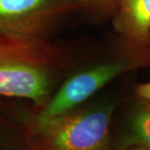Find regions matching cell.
<instances>
[{"instance_id":"1","label":"cell","mask_w":150,"mask_h":150,"mask_svg":"<svg viewBox=\"0 0 150 150\" xmlns=\"http://www.w3.org/2000/svg\"><path fill=\"white\" fill-rule=\"evenodd\" d=\"M112 106L73 110L55 118L35 119L30 129L33 149L112 150Z\"/></svg>"},{"instance_id":"2","label":"cell","mask_w":150,"mask_h":150,"mask_svg":"<svg viewBox=\"0 0 150 150\" xmlns=\"http://www.w3.org/2000/svg\"><path fill=\"white\" fill-rule=\"evenodd\" d=\"M31 43L0 34V96L39 105L48 98L51 79L48 71L36 64Z\"/></svg>"},{"instance_id":"3","label":"cell","mask_w":150,"mask_h":150,"mask_svg":"<svg viewBox=\"0 0 150 150\" xmlns=\"http://www.w3.org/2000/svg\"><path fill=\"white\" fill-rule=\"evenodd\" d=\"M79 5L78 0H0V34L33 42Z\"/></svg>"},{"instance_id":"4","label":"cell","mask_w":150,"mask_h":150,"mask_svg":"<svg viewBox=\"0 0 150 150\" xmlns=\"http://www.w3.org/2000/svg\"><path fill=\"white\" fill-rule=\"evenodd\" d=\"M141 62H146V59L118 60L98 65L73 76L45 105L37 119L47 120L74 110L110 81L135 68Z\"/></svg>"},{"instance_id":"5","label":"cell","mask_w":150,"mask_h":150,"mask_svg":"<svg viewBox=\"0 0 150 150\" xmlns=\"http://www.w3.org/2000/svg\"><path fill=\"white\" fill-rule=\"evenodd\" d=\"M115 28L130 44H150V0H117Z\"/></svg>"},{"instance_id":"6","label":"cell","mask_w":150,"mask_h":150,"mask_svg":"<svg viewBox=\"0 0 150 150\" xmlns=\"http://www.w3.org/2000/svg\"><path fill=\"white\" fill-rule=\"evenodd\" d=\"M139 147L150 150V102L141 99L118 142L119 150Z\"/></svg>"},{"instance_id":"7","label":"cell","mask_w":150,"mask_h":150,"mask_svg":"<svg viewBox=\"0 0 150 150\" xmlns=\"http://www.w3.org/2000/svg\"><path fill=\"white\" fill-rule=\"evenodd\" d=\"M8 135V125L0 117V150H5L14 144Z\"/></svg>"},{"instance_id":"8","label":"cell","mask_w":150,"mask_h":150,"mask_svg":"<svg viewBox=\"0 0 150 150\" xmlns=\"http://www.w3.org/2000/svg\"><path fill=\"white\" fill-rule=\"evenodd\" d=\"M79 5L93 6L100 8L115 7L117 0H78Z\"/></svg>"},{"instance_id":"9","label":"cell","mask_w":150,"mask_h":150,"mask_svg":"<svg viewBox=\"0 0 150 150\" xmlns=\"http://www.w3.org/2000/svg\"><path fill=\"white\" fill-rule=\"evenodd\" d=\"M137 93L141 99L150 102V82L138 86Z\"/></svg>"},{"instance_id":"10","label":"cell","mask_w":150,"mask_h":150,"mask_svg":"<svg viewBox=\"0 0 150 150\" xmlns=\"http://www.w3.org/2000/svg\"><path fill=\"white\" fill-rule=\"evenodd\" d=\"M125 150H147L145 149H143V148H139V147H135V148H130V149H128Z\"/></svg>"},{"instance_id":"11","label":"cell","mask_w":150,"mask_h":150,"mask_svg":"<svg viewBox=\"0 0 150 150\" xmlns=\"http://www.w3.org/2000/svg\"><path fill=\"white\" fill-rule=\"evenodd\" d=\"M5 150H20V149H18V148H16V147L14 146V144H13L12 146H10V147H8V149H6Z\"/></svg>"}]
</instances>
